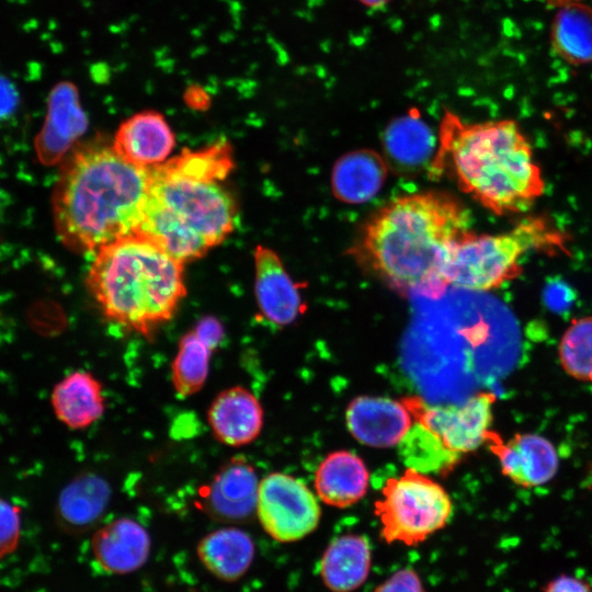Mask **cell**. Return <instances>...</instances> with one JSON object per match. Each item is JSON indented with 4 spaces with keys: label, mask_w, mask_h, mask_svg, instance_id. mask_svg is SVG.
Segmentation results:
<instances>
[{
    "label": "cell",
    "mask_w": 592,
    "mask_h": 592,
    "mask_svg": "<svg viewBox=\"0 0 592 592\" xmlns=\"http://www.w3.org/2000/svg\"><path fill=\"white\" fill-rule=\"evenodd\" d=\"M253 257L254 293L260 312L274 325H291L304 309L298 288L275 251L257 246Z\"/></svg>",
    "instance_id": "13"
},
{
    "label": "cell",
    "mask_w": 592,
    "mask_h": 592,
    "mask_svg": "<svg viewBox=\"0 0 592 592\" xmlns=\"http://www.w3.org/2000/svg\"><path fill=\"white\" fill-rule=\"evenodd\" d=\"M566 241V235L542 217L526 218L499 235L469 230L448 248L441 280L445 288L488 292L523 273L520 260L527 251L565 252Z\"/></svg>",
    "instance_id": "6"
},
{
    "label": "cell",
    "mask_w": 592,
    "mask_h": 592,
    "mask_svg": "<svg viewBox=\"0 0 592 592\" xmlns=\"http://www.w3.org/2000/svg\"><path fill=\"white\" fill-rule=\"evenodd\" d=\"M469 214L454 196L430 191L405 195L365 224L354 257L400 293L442 294L441 269L448 248L467 234Z\"/></svg>",
    "instance_id": "3"
},
{
    "label": "cell",
    "mask_w": 592,
    "mask_h": 592,
    "mask_svg": "<svg viewBox=\"0 0 592 592\" xmlns=\"http://www.w3.org/2000/svg\"><path fill=\"white\" fill-rule=\"evenodd\" d=\"M382 494L375 503V514L388 544L417 546L443 528L453 512L444 488L410 467L401 476L388 479Z\"/></svg>",
    "instance_id": "7"
},
{
    "label": "cell",
    "mask_w": 592,
    "mask_h": 592,
    "mask_svg": "<svg viewBox=\"0 0 592 592\" xmlns=\"http://www.w3.org/2000/svg\"><path fill=\"white\" fill-rule=\"evenodd\" d=\"M232 168L226 143L150 168L147 202L136 235L185 263L221 243L232 231L236 202L221 184Z\"/></svg>",
    "instance_id": "2"
},
{
    "label": "cell",
    "mask_w": 592,
    "mask_h": 592,
    "mask_svg": "<svg viewBox=\"0 0 592 592\" xmlns=\"http://www.w3.org/2000/svg\"><path fill=\"white\" fill-rule=\"evenodd\" d=\"M553 52L571 66L592 64V7L584 1L557 7L550 26Z\"/></svg>",
    "instance_id": "24"
},
{
    "label": "cell",
    "mask_w": 592,
    "mask_h": 592,
    "mask_svg": "<svg viewBox=\"0 0 592 592\" xmlns=\"http://www.w3.org/2000/svg\"><path fill=\"white\" fill-rule=\"evenodd\" d=\"M492 392H480L456 406L429 407L418 398H406L407 406L417 421L432 431L443 445L460 455L486 443L492 423Z\"/></svg>",
    "instance_id": "9"
},
{
    "label": "cell",
    "mask_w": 592,
    "mask_h": 592,
    "mask_svg": "<svg viewBox=\"0 0 592 592\" xmlns=\"http://www.w3.org/2000/svg\"><path fill=\"white\" fill-rule=\"evenodd\" d=\"M111 496V486L101 475L92 471L77 475L58 494L57 524L68 534L90 531L105 513Z\"/></svg>",
    "instance_id": "18"
},
{
    "label": "cell",
    "mask_w": 592,
    "mask_h": 592,
    "mask_svg": "<svg viewBox=\"0 0 592 592\" xmlns=\"http://www.w3.org/2000/svg\"><path fill=\"white\" fill-rule=\"evenodd\" d=\"M374 592H425L418 572L410 568H401L376 587Z\"/></svg>",
    "instance_id": "31"
},
{
    "label": "cell",
    "mask_w": 592,
    "mask_h": 592,
    "mask_svg": "<svg viewBox=\"0 0 592 592\" xmlns=\"http://www.w3.org/2000/svg\"><path fill=\"white\" fill-rule=\"evenodd\" d=\"M372 549L368 539L358 534L335 537L319 561V574L332 592H352L368 578Z\"/></svg>",
    "instance_id": "20"
},
{
    "label": "cell",
    "mask_w": 592,
    "mask_h": 592,
    "mask_svg": "<svg viewBox=\"0 0 592 592\" xmlns=\"http://www.w3.org/2000/svg\"><path fill=\"white\" fill-rule=\"evenodd\" d=\"M545 1L555 7H559L569 2L583 1V0H545Z\"/></svg>",
    "instance_id": "37"
},
{
    "label": "cell",
    "mask_w": 592,
    "mask_h": 592,
    "mask_svg": "<svg viewBox=\"0 0 592 592\" xmlns=\"http://www.w3.org/2000/svg\"><path fill=\"white\" fill-rule=\"evenodd\" d=\"M368 471L356 455L340 451L328 455L316 473L315 487L322 502L335 508L356 503L366 493Z\"/></svg>",
    "instance_id": "23"
},
{
    "label": "cell",
    "mask_w": 592,
    "mask_h": 592,
    "mask_svg": "<svg viewBox=\"0 0 592 592\" xmlns=\"http://www.w3.org/2000/svg\"><path fill=\"white\" fill-rule=\"evenodd\" d=\"M213 435L228 446L252 443L263 425V410L257 397L247 388L235 386L220 391L207 410Z\"/></svg>",
    "instance_id": "16"
},
{
    "label": "cell",
    "mask_w": 592,
    "mask_h": 592,
    "mask_svg": "<svg viewBox=\"0 0 592 592\" xmlns=\"http://www.w3.org/2000/svg\"><path fill=\"white\" fill-rule=\"evenodd\" d=\"M320 514L314 493L300 480L272 473L260 481L257 515L273 539L293 543L306 537L317 528Z\"/></svg>",
    "instance_id": "8"
},
{
    "label": "cell",
    "mask_w": 592,
    "mask_h": 592,
    "mask_svg": "<svg viewBox=\"0 0 592 592\" xmlns=\"http://www.w3.org/2000/svg\"><path fill=\"white\" fill-rule=\"evenodd\" d=\"M21 537V508L0 496V559L11 555Z\"/></svg>",
    "instance_id": "29"
},
{
    "label": "cell",
    "mask_w": 592,
    "mask_h": 592,
    "mask_svg": "<svg viewBox=\"0 0 592 592\" xmlns=\"http://www.w3.org/2000/svg\"><path fill=\"white\" fill-rule=\"evenodd\" d=\"M7 206H8V198L3 190L0 187V230L3 224Z\"/></svg>",
    "instance_id": "35"
},
{
    "label": "cell",
    "mask_w": 592,
    "mask_h": 592,
    "mask_svg": "<svg viewBox=\"0 0 592 592\" xmlns=\"http://www.w3.org/2000/svg\"><path fill=\"white\" fill-rule=\"evenodd\" d=\"M193 330L198 337L216 349L219 346L225 335L223 323L213 316L201 318Z\"/></svg>",
    "instance_id": "33"
},
{
    "label": "cell",
    "mask_w": 592,
    "mask_h": 592,
    "mask_svg": "<svg viewBox=\"0 0 592 592\" xmlns=\"http://www.w3.org/2000/svg\"><path fill=\"white\" fill-rule=\"evenodd\" d=\"M215 350V346L198 337L193 329L180 339L171 364V382L180 397H190L203 388Z\"/></svg>",
    "instance_id": "25"
},
{
    "label": "cell",
    "mask_w": 592,
    "mask_h": 592,
    "mask_svg": "<svg viewBox=\"0 0 592 592\" xmlns=\"http://www.w3.org/2000/svg\"><path fill=\"white\" fill-rule=\"evenodd\" d=\"M398 445L406 463L420 473L444 471L459 458L458 454L447 449L432 431L419 422L411 425Z\"/></svg>",
    "instance_id": "27"
},
{
    "label": "cell",
    "mask_w": 592,
    "mask_h": 592,
    "mask_svg": "<svg viewBox=\"0 0 592 592\" xmlns=\"http://www.w3.org/2000/svg\"><path fill=\"white\" fill-rule=\"evenodd\" d=\"M558 358L567 375L592 383V316L570 322L559 341Z\"/></svg>",
    "instance_id": "28"
},
{
    "label": "cell",
    "mask_w": 592,
    "mask_h": 592,
    "mask_svg": "<svg viewBox=\"0 0 592 592\" xmlns=\"http://www.w3.org/2000/svg\"><path fill=\"white\" fill-rule=\"evenodd\" d=\"M183 266L160 246L134 234L95 252L86 285L107 321L151 339L186 295Z\"/></svg>",
    "instance_id": "5"
},
{
    "label": "cell",
    "mask_w": 592,
    "mask_h": 592,
    "mask_svg": "<svg viewBox=\"0 0 592 592\" xmlns=\"http://www.w3.org/2000/svg\"><path fill=\"white\" fill-rule=\"evenodd\" d=\"M384 145L397 164L417 167L430 157L434 137L417 114H408L389 124L384 135Z\"/></svg>",
    "instance_id": "26"
},
{
    "label": "cell",
    "mask_w": 592,
    "mask_h": 592,
    "mask_svg": "<svg viewBox=\"0 0 592 592\" xmlns=\"http://www.w3.org/2000/svg\"><path fill=\"white\" fill-rule=\"evenodd\" d=\"M201 563L215 578L235 582L249 570L255 555L251 536L238 527H223L205 535L197 544Z\"/></svg>",
    "instance_id": "22"
},
{
    "label": "cell",
    "mask_w": 592,
    "mask_h": 592,
    "mask_svg": "<svg viewBox=\"0 0 592 592\" xmlns=\"http://www.w3.org/2000/svg\"><path fill=\"white\" fill-rule=\"evenodd\" d=\"M443 174L501 216L527 212L545 191L533 149L513 119L467 123L446 112L431 163L433 178Z\"/></svg>",
    "instance_id": "4"
},
{
    "label": "cell",
    "mask_w": 592,
    "mask_h": 592,
    "mask_svg": "<svg viewBox=\"0 0 592 592\" xmlns=\"http://www.w3.org/2000/svg\"><path fill=\"white\" fill-rule=\"evenodd\" d=\"M486 444L497 457L501 473L522 488H536L551 481L559 468L556 446L536 433H515L508 441L490 430Z\"/></svg>",
    "instance_id": "11"
},
{
    "label": "cell",
    "mask_w": 592,
    "mask_h": 592,
    "mask_svg": "<svg viewBox=\"0 0 592 592\" xmlns=\"http://www.w3.org/2000/svg\"><path fill=\"white\" fill-rule=\"evenodd\" d=\"M387 178L386 161L374 150H353L337 160L331 172V190L343 203L372 200Z\"/></svg>",
    "instance_id": "21"
},
{
    "label": "cell",
    "mask_w": 592,
    "mask_h": 592,
    "mask_svg": "<svg viewBox=\"0 0 592 592\" xmlns=\"http://www.w3.org/2000/svg\"><path fill=\"white\" fill-rule=\"evenodd\" d=\"M50 405L57 420L70 430H83L105 411L101 382L90 372L75 371L53 388Z\"/></svg>",
    "instance_id": "19"
},
{
    "label": "cell",
    "mask_w": 592,
    "mask_h": 592,
    "mask_svg": "<svg viewBox=\"0 0 592 592\" xmlns=\"http://www.w3.org/2000/svg\"><path fill=\"white\" fill-rule=\"evenodd\" d=\"M540 592H592V584L583 577L561 572L548 579Z\"/></svg>",
    "instance_id": "32"
},
{
    "label": "cell",
    "mask_w": 592,
    "mask_h": 592,
    "mask_svg": "<svg viewBox=\"0 0 592 592\" xmlns=\"http://www.w3.org/2000/svg\"><path fill=\"white\" fill-rule=\"evenodd\" d=\"M59 166L52 214L67 249L96 252L137 231L149 193L150 168L127 161L113 145L101 141L77 144Z\"/></svg>",
    "instance_id": "1"
},
{
    "label": "cell",
    "mask_w": 592,
    "mask_h": 592,
    "mask_svg": "<svg viewBox=\"0 0 592 592\" xmlns=\"http://www.w3.org/2000/svg\"><path fill=\"white\" fill-rule=\"evenodd\" d=\"M98 565L111 574H128L148 560L151 539L147 530L130 517H118L100 527L91 538Z\"/></svg>",
    "instance_id": "15"
},
{
    "label": "cell",
    "mask_w": 592,
    "mask_h": 592,
    "mask_svg": "<svg viewBox=\"0 0 592 592\" xmlns=\"http://www.w3.org/2000/svg\"><path fill=\"white\" fill-rule=\"evenodd\" d=\"M357 1H360L361 3L369 8H379V7L385 5L390 0H357Z\"/></svg>",
    "instance_id": "36"
},
{
    "label": "cell",
    "mask_w": 592,
    "mask_h": 592,
    "mask_svg": "<svg viewBox=\"0 0 592 592\" xmlns=\"http://www.w3.org/2000/svg\"><path fill=\"white\" fill-rule=\"evenodd\" d=\"M184 101L193 110L203 111L210 104V98L206 90L197 84H192L184 92Z\"/></svg>",
    "instance_id": "34"
},
{
    "label": "cell",
    "mask_w": 592,
    "mask_h": 592,
    "mask_svg": "<svg viewBox=\"0 0 592 592\" xmlns=\"http://www.w3.org/2000/svg\"><path fill=\"white\" fill-rule=\"evenodd\" d=\"M20 106L21 94L15 82L0 70V127L15 118Z\"/></svg>",
    "instance_id": "30"
},
{
    "label": "cell",
    "mask_w": 592,
    "mask_h": 592,
    "mask_svg": "<svg viewBox=\"0 0 592 592\" xmlns=\"http://www.w3.org/2000/svg\"><path fill=\"white\" fill-rule=\"evenodd\" d=\"M174 144V134L163 115L144 111L119 125L112 145L127 161L151 168L166 162Z\"/></svg>",
    "instance_id": "17"
},
{
    "label": "cell",
    "mask_w": 592,
    "mask_h": 592,
    "mask_svg": "<svg viewBox=\"0 0 592 592\" xmlns=\"http://www.w3.org/2000/svg\"><path fill=\"white\" fill-rule=\"evenodd\" d=\"M88 117L77 87L60 81L47 98L44 124L34 139V149L43 166H56L79 144L88 128Z\"/></svg>",
    "instance_id": "10"
},
{
    "label": "cell",
    "mask_w": 592,
    "mask_h": 592,
    "mask_svg": "<svg viewBox=\"0 0 592 592\" xmlns=\"http://www.w3.org/2000/svg\"><path fill=\"white\" fill-rule=\"evenodd\" d=\"M259 480L243 458L224 464L200 490L197 506L215 521L240 524L257 512Z\"/></svg>",
    "instance_id": "12"
},
{
    "label": "cell",
    "mask_w": 592,
    "mask_h": 592,
    "mask_svg": "<svg viewBox=\"0 0 592 592\" xmlns=\"http://www.w3.org/2000/svg\"><path fill=\"white\" fill-rule=\"evenodd\" d=\"M346 424L353 436L373 447L397 445L412 425V414L402 402L361 396L346 409Z\"/></svg>",
    "instance_id": "14"
}]
</instances>
